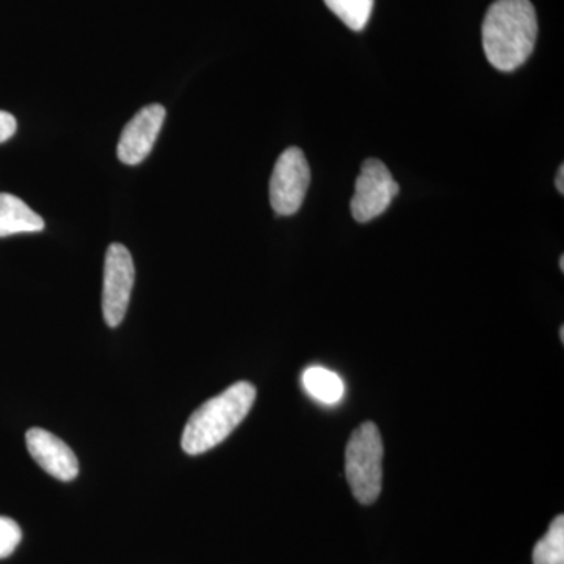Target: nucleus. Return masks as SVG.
Masks as SVG:
<instances>
[{
    "label": "nucleus",
    "instance_id": "obj_1",
    "mask_svg": "<svg viewBox=\"0 0 564 564\" xmlns=\"http://www.w3.org/2000/svg\"><path fill=\"white\" fill-rule=\"evenodd\" d=\"M536 11L530 0H496L481 24V43L494 68L511 73L533 54Z\"/></svg>",
    "mask_w": 564,
    "mask_h": 564
},
{
    "label": "nucleus",
    "instance_id": "obj_2",
    "mask_svg": "<svg viewBox=\"0 0 564 564\" xmlns=\"http://www.w3.org/2000/svg\"><path fill=\"white\" fill-rule=\"evenodd\" d=\"M256 400V388L239 381L220 395L204 402L188 419L182 433V448L202 455L217 447L245 421Z\"/></svg>",
    "mask_w": 564,
    "mask_h": 564
},
{
    "label": "nucleus",
    "instance_id": "obj_3",
    "mask_svg": "<svg viewBox=\"0 0 564 564\" xmlns=\"http://www.w3.org/2000/svg\"><path fill=\"white\" fill-rule=\"evenodd\" d=\"M384 445L373 422H364L352 432L345 451V475L352 496L362 505H372L383 486Z\"/></svg>",
    "mask_w": 564,
    "mask_h": 564
},
{
    "label": "nucleus",
    "instance_id": "obj_4",
    "mask_svg": "<svg viewBox=\"0 0 564 564\" xmlns=\"http://www.w3.org/2000/svg\"><path fill=\"white\" fill-rule=\"evenodd\" d=\"M311 184V169L300 148H288L274 163L270 180V203L282 217H291L302 209Z\"/></svg>",
    "mask_w": 564,
    "mask_h": 564
},
{
    "label": "nucleus",
    "instance_id": "obj_5",
    "mask_svg": "<svg viewBox=\"0 0 564 564\" xmlns=\"http://www.w3.org/2000/svg\"><path fill=\"white\" fill-rule=\"evenodd\" d=\"M135 282V265L128 248L111 243L104 265L102 313L110 328H117L128 313Z\"/></svg>",
    "mask_w": 564,
    "mask_h": 564
},
{
    "label": "nucleus",
    "instance_id": "obj_6",
    "mask_svg": "<svg viewBox=\"0 0 564 564\" xmlns=\"http://www.w3.org/2000/svg\"><path fill=\"white\" fill-rule=\"evenodd\" d=\"M400 187L388 166L378 159H367L355 184L350 207L358 223H369L389 209Z\"/></svg>",
    "mask_w": 564,
    "mask_h": 564
},
{
    "label": "nucleus",
    "instance_id": "obj_7",
    "mask_svg": "<svg viewBox=\"0 0 564 564\" xmlns=\"http://www.w3.org/2000/svg\"><path fill=\"white\" fill-rule=\"evenodd\" d=\"M166 110L162 104H150L137 111L126 124L118 143V159L126 165H139L151 154L165 121Z\"/></svg>",
    "mask_w": 564,
    "mask_h": 564
},
{
    "label": "nucleus",
    "instance_id": "obj_8",
    "mask_svg": "<svg viewBox=\"0 0 564 564\" xmlns=\"http://www.w3.org/2000/svg\"><path fill=\"white\" fill-rule=\"evenodd\" d=\"M29 454L41 469L61 481H70L79 474V462L68 444L43 429H32L25 434Z\"/></svg>",
    "mask_w": 564,
    "mask_h": 564
},
{
    "label": "nucleus",
    "instance_id": "obj_9",
    "mask_svg": "<svg viewBox=\"0 0 564 564\" xmlns=\"http://www.w3.org/2000/svg\"><path fill=\"white\" fill-rule=\"evenodd\" d=\"M44 220L18 196L0 193V237L22 232H41Z\"/></svg>",
    "mask_w": 564,
    "mask_h": 564
},
{
    "label": "nucleus",
    "instance_id": "obj_10",
    "mask_svg": "<svg viewBox=\"0 0 564 564\" xmlns=\"http://www.w3.org/2000/svg\"><path fill=\"white\" fill-rule=\"evenodd\" d=\"M303 384L313 399L325 404H336L344 399L345 386L339 375L325 367H310L303 373Z\"/></svg>",
    "mask_w": 564,
    "mask_h": 564
},
{
    "label": "nucleus",
    "instance_id": "obj_11",
    "mask_svg": "<svg viewBox=\"0 0 564 564\" xmlns=\"http://www.w3.org/2000/svg\"><path fill=\"white\" fill-rule=\"evenodd\" d=\"M534 564H564V518L556 516L549 532L533 549Z\"/></svg>",
    "mask_w": 564,
    "mask_h": 564
},
{
    "label": "nucleus",
    "instance_id": "obj_12",
    "mask_svg": "<svg viewBox=\"0 0 564 564\" xmlns=\"http://www.w3.org/2000/svg\"><path fill=\"white\" fill-rule=\"evenodd\" d=\"M375 0H325L326 7L355 32H361L372 17Z\"/></svg>",
    "mask_w": 564,
    "mask_h": 564
},
{
    "label": "nucleus",
    "instance_id": "obj_13",
    "mask_svg": "<svg viewBox=\"0 0 564 564\" xmlns=\"http://www.w3.org/2000/svg\"><path fill=\"white\" fill-rule=\"evenodd\" d=\"M21 540V527L13 519L0 516V560L13 554Z\"/></svg>",
    "mask_w": 564,
    "mask_h": 564
},
{
    "label": "nucleus",
    "instance_id": "obj_14",
    "mask_svg": "<svg viewBox=\"0 0 564 564\" xmlns=\"http://www.w3.org/2000/svg\"><path fill=\"white\" fill-rule=\"evenodd\" d=\"M17 118L9 111L0 110V143H6L17 133Z\"/></svg>",
    "mask_w": 564,
    "mask_h": 564
},
{
    "label": "nucleus",
    "instance_id": "obj_15",
    "mask_svg": "<svg viewBox=\"0 0 564 564\" xmlns=\"http://www.w3.org/2000/svg\"><path fill=\"white\" fill-rule=\"evenodd\" d=\"M564 165H560L558 173H556L555 177V187L556 191L560 192V195L564 193Z\"/></svg>",
    "mask_w": 564,
    "mask_h": 564
},
{
    "label": "nucleus",
    "instance_id": "obj_16",
    "mask_svg": "<svg viewBox=\"0 0 564 564\" xmlns=\"http://www.w3.org/2000/svg\"><path fill=\"white\" fill-rule=\"evenodd\" d=\"M560 270H562V272H564V258L562 256V258H560Z\"/></svg>",
    "mask_w": 564,
    "mask_h": 564
},
{
    "label": "nucleus",
    "instance_id": "obj_17",
    "mask_svg": "<svg viewBox=\"0 0 564 564\" xmlns=\"http://www.w3.org/2000/svg\"><path fill=\"white\" fill-rule=\"evenodd\" d=\"M560 339H562V343H564V326L560 328Z\"/></svg>",
    "mask_w": 564,
    "mask_h": 564
}]
</instances>
